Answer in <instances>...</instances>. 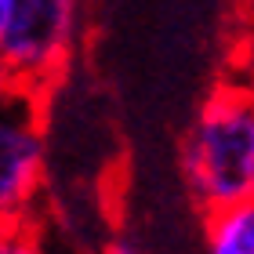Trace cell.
<instances>
[{
  "instance_id": "cell-1",
  "label": "cell",
  "mask_w": 254,
  "mask_h": 254,
  "mask_svg": "<svg viewBox=\"0 0 254 254\" xmlns=\"http://www.w3.org/2000/svg\"><path fill=\"white\" fill-rule=\"evenodd\" d=\"M182 178L203 214L254 200V87L218 84L182 138Z\"/></svg>"
},
{
  "instance_id": "cell-2",
  "label": "cell",
  "mask_w": 254,
  "mask_h": 254,
  "mask_svg": "<svg viewBox=\"0 0 254 254\" xmlns=\"http://www.w3.org/2000/svg\"><path fill=\"white\" fill-rule=\"evenodd\" d=\"M84 0H0V73L7 87H44L69 65Z\"/></svg>"
},
{
  "instance_id": "cell-6",
  "label": "cell",
  "mask_w": 254,
  "mask_h": 254,
  "mask_svg": "<svg viewBox=\"0 0 254 254\" xmlns=\"http://www.w3.org/2000/svg\"><path fill=\"white\" fill-rule=\"evenodd\" d=\"M102 254H145V251H142V244L131 240V236H113L109 244L102 247Z\"/></svg>"
},
{
  "instance_id": "cell-4",
  "label": "cell",
  "mask_w": 254,
  "mask_h": 254,
  "mask_svg": "<svg viewBox=\"0 0 254 254\" xmlns=\"http://www.w3.org/2000/svg\"><path fill=\"white\" fill-rule=\"evenodd\" d=\"M207 254H254V200L207 214Z\"/></svg>"
},
{
  "instance_id": "cell-5",
  "label": "cell",
  "mask_w": 254,
  "mask_h": 254,
  "mask_svg": "<svg viewBox=\"0 0 254 254\" xmlns=\"http://www.w3.org/2000/svg\"><path fill=\"white\" fill-rule=\"evenodd\" d=\"M0 254H44V251L33 240V233H26V225H11L4 244H0Z\"/></svg>"
},
{
  "instance_id": "cell-3",
  "label": "cell",
  "mask_w": 254,
  "mask_h": 254,
  "mask_svg": "<svg viewBox=\"0 0 254 254\" xmlns=\"http://www.w3.org/2000/svg\"><path fill=\"white\" fill-rule=\"evenodd\" d=\"M48 167V142L40 120V95L4 84V117H0V214L7 229L22 225L37 203Z\"/></svg>"
}]
</instances>
